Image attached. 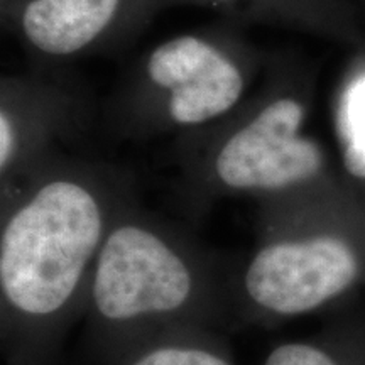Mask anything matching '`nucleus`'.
I'll list each match as a JSON object with an SVG mask.
<instances>
[{
    "label": "nucleus",
    "instance_id": "obj_2",
    "mask_svg": "<svg viewBox=\"0 0 365 365\" xmlns=\"http://www.w3.org/2000/svg\"><path fill=\"white\" fill-rule=\"evenodd\" d=\"M193 291L190 267L161 237L137 225L108 234L97 254L91 298L110 322L180 309Z\"/></svg>",
    "mask_w": 365,
    "mask_h": 365
},
{
    "label": "nucleus",
    "instance_id": "obj_5",
    "mask_svg": "<svg viewBox=\"0 0 365 365\" xmlns=\"http://www.w3.org/2000/svg\"><path fill=\"white\" fill-rule=\"evenodd\" d=\"M148 71L154 85L171 93L170 115L181 125L203 124L228 112L244 90L239 68L193 36L159 46L150 54Z\"/></svg>",
    "mask_w": 365,
    "mask_h": 365
},
{
    "label": "nucleus",
    "instance_id": "obj_10",
    "mask_svg": "<svg viewBox=\"0 0 365 365\" xmlns=\"http://www.w3.org/2000/svg\"><path fill=\"white\" fill-rule=\"evenodd\" d=\"M12 153H14L12 124L6 113L2 112V115H0V164H2V170L7 166V163L11 161Z\"/></svg>",
    "mask_w": 365,
    "mask_h": 365
},
{
    "label": "nucleus",
    "instance_id": "obj_11",
    "mask_svg": "<svg viewBox=\"0 0 365 365\" xmlns=\"http://www.w3.org/2000/svg\"><path fill=\"white\" fill-rule=\"evenodd\" d=\"M217 2H223V0H217Z\"/></svg>",
    "mask_w": 365,
    "mask_h": 365
},
{
    "label": "nucleus",
    "instance_id": "obj_4",
    "mask_svg": "<svg viewBox=\"0 0 365 365\" xmlns=\"http://www.w3.org/2000/svg\"><path fill=\"white\" fill-rule=\"evenodd\" d=\"M304 110L293 98H281L237 130L217 156V175L235 190H279L317 176L322 149L299 135Z\"/></svg>",
    "mask_w": 365,
    "mask_h": 365
},
{
    "label": "nucleus",
    "instance_id": "obj_6",
    "mask_svg": "<svg viewBox=\"0 0 365 365\" xmlns=\"http://www.w3.org/2000/svg\"><path fill=\"white\" fill-rule=\"evenodd\" d=\"M120 0H33L22 14V29L48 54L80 51L115 16Z\"/></svg>",
    "mask_w": 365,
    "mask_h": 365
},
{
    "label": "nucleus",
    "instance_id": "obj_9",
    "mask_svg": "<svg viewBox=\"0 0 365 365\" xmlns=\"http://www.w3.org/2000/svg\"><path fill=\"white\" fill-rule=\"evenodd\" d=\"M264 365H336L330 355L308 344H284L276 346Z\"/></svg>",
    "mask_w": 365,
    "mask_h": 365
},
{
    "label": "nucleus",
    "instance_id": "obj_1",
    "mask_svg": "<svg viewBox=\"0 0 365 365\" xmlns=\"http://www.w3.org/2000/svg\"><path fill=\"white\" fill-rule=\"evenodd\" d=\"M97 200L78 182L44 185L4 227L0 287L26 317H49L70 301L102 247Z\"/></svg>",
    "mask_w": 365,
    "mask_h": 365
},
{
    "label": "nucleus",
    "instance_id": "obj_7",
    "mask_svg": "<svg viewBox=\"0 0 365 365\" xmlns=\"http://www.w3.org/2000/svg\"><path fill=\"white\" fill-rule=\"evenodd\" d=\"M336 129L346 171L365 178V76L354 81L344 93Z\"/></svg>",
    "mask_w": 365,
    "mask_h": 365
},
{
    "label": "nucleus",
    "instance_id": "obj_3",
    "mask_svg": "<svg viewBox=\"0 0 365 365\" xmlns=\"http://www.w3.org/2000/svg\"><path fill=\"white\" fill-rule=\"evenodd\" d=\"M359 276V261L339 237L318 235L266 245L245 272V291L259 308L303 314L344 293Z\"/></svg>",
    "mask_w": 365,
    "mask_h": 365
},
{
    "label": "nucleus",
    "instance_id": "obj_8",
    "mask_svg": "<svg viewBox=\"0 0 365 365\" xmlns=\"http://www.w3.org/2000/svg\"><path fill=\"white\" fill-rule=\"evenodd\" d=\"M132 365H232L220 355L198 346L168 345L150 350Z\"/></svg>",
    "mask_w": 365,
    "mask_h": 365
}]
</instances>
